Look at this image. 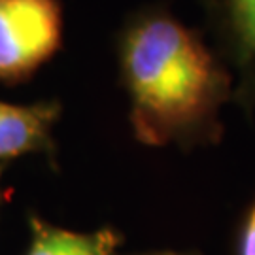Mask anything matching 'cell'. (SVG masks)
Listing matches in <instances>:
<instances>
[{
	"mask_svg": "<svg viewBox=\"0 0 255 255\" xmlns=\"http://www.w3.org/2000/svg\"><path fill=\"white\" fill-rule=\"evenodd\" d=\"M116 55L140 144L191 151L221 142V108L233 101L235 76L202 32L153 4L125 19Z\"/></svg>",
	"mask_w": 255,
	"mask_h": 255,
	"instance_id": "cell-1",
	"label": "cell"
},
{
	"mask_svg": "<svg viewBox=\"0 0 255 255\" xmlns=\"http://www.w3.org/2000/svg\"><path fill=\"white\" fill-rule=\"evenodd\" d=\"M63 42L61 0H0V85L30 82Z\"/></svg>",
	"mask_w": 255,
	"mask_h": 255,
	"instance_id": "cell-2",
	"label": "cell"
},
{
	"mask_svg": "<svg viewBox=\"0 0 255 255\" xmlns=\"http://www.w3.org/2000/svg\"><path fill=\"white\" fill-rule=\"evenodd\" d=\"M214 49L235 76L233 102L255 114V0H199Z\"/></svg>",
	"mask_w": 255,
	"mask_h": 255,
	"instance_id": "cell-3",
	"label": "cell"
},
{
	"mask_svg": "<svg viewBox=\"0 0 255 255\" xmlns=\"http://www.w3.org/2000/svg\"><path fill=\"white\" fill-rule=\"evenodd\" d=\"M63 116L59 101L13 104L0 101V163L23 155L42 153L55 164L53 128Z\"/></svg>",
	"mask_w": 255,
	"mask_h": 255,
	"instance_id": "cell-4",
	"label": "cell"
},
{
	"mask_svg": "<svg viewBox=\"0 0 255 255\" xmlns=\"http://www.w3.org/2000/svg\"><path fill=\"white\" fill-rule=\"evenodd\" d=\"M30 242L25 255H116L123 238L116 229L104 227L95 233H74L51 225L30 214Z\"/></svg>",
	"mask_w": 255,
	"mask_h": 255,
	"instance_id": "cell-5",
	"label": "cell"
},
{
	"mask_svg": "<svg viewBox=\"0 0 255 255\" xmlns=\"http://www.w3.org/2000/svg\"><path fill=\"white\" fill-rule=\"evenodd\" d=\"M237 255H255V199L248 206L238 227Z\"/></svg>",
	"mask_w": 255,
	"mask_h": 255,
	"instance_id": "cell-6",
	"label": "cell"
},
{
	"mask_svg": "<svg viewBox=\"0 0 255 255\" xmlns=\"http://www.w3.org/2000/svg\"><path fill=\"white\" fill-rule=\"evenodd\" d=\"M144 255H193V254H178V252H155V254H144Z\"/></svg>",
	"mask_w": 255,
	"mask_h": 255,
	"instance_id": "cell-7",
	"label": "cell"
},
{
	"mask_svg": "<svg viewBox=\"0 0 255 255\" xmlns=\"http://www.w3.org/2000/svg\"><path fill=\"white\" fill-rule=\"evenodd\" d=\"M0 180H2V163H0ZM0 201H2V189H0Z\"/></svg>",
	"mask_w": 255,
	"mask_h": 255,
	"instance_id": "cell-8",
	"label": "cell"
}]
</instances>
